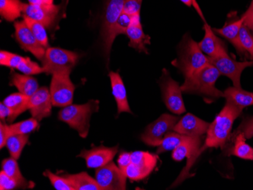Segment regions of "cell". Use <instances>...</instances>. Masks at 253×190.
<instances>
[{
  "label": "cell",
  "mask_w": 253,
  "mask_h": 190,
  "mask_svg": "<svg viewBox=\"0 0 253 190\" xmlns=\"http://www.w3.org/2000/svg\"><path fill=\"white\" fill-rule=\"evenodd\" d=\"M23 6L20 0H0V15L6 21H15L23 13Z\"/></svg>",
  "instance_id": "obj_30"
},
{
  "label": "cell",
  "mask_w": 253,
  "mask_h": 190,
  "mask_svg": "<svg viewBox=\"0 0 253 190\" xmlns=\"http://www.w3.org/2000/svg\"><path fill=\"white\" fill-rule=\"evenodd\" d=\"M238 133H243L246 139H251L253 137V117H247L244 118L241 124L237 127L231 136H235Z\"/></svg>",
  "instance_id": "obj_38"
},
{
  "label": "cell",
  "mask_w": 253,
  "mask_h": 190,
  "mask_svg": "<svg viewBox=\"0 0 253 190\" xmlns=\"http://www.w3.org/2000/svg\"><path fill=\"white\" fill-rule=\"evenodd\" d=\"M208 56L200 49L198 42L193 40L189 35L182 39L178 49V57L172 61L174 65L183 76L188 77L195 72L210 64Z\"/></svg>",
  "instance_id": "obj_3"
},
{
  "label": "cell",
  "mask_w": 253,
  "mask_h": 190,
  "mask_svg": "<svg viewBox=\"0 0 253 190\" xmlns=\"http://www.w3.org/2000/svg\"><path fill=\"white\" fill-rule=\"evenodd\" d=\"M188 137L189 136L183 135L175 131L169 132L158 147L156 154H159L167 151H171V150L173 151L180 143L185 141Z\"/></svg>",
  "instance_id": "obj_33"
},
{
  "label": "cell",
  "mask_w": 253,
  "mask_h": 190,
  "mask_svg": "<svg viewBox=\"0 0 253 190\" xmlns=\"http://www.w3.org/2000/svg\"><path fill=\"white\" fill-rule=\"evenodd\" d=\"M205 35L203 39L199 43L200 49L208 58H212L227 50L225 44L220 38L214 35V31L208 24L205 22Z\"/></svg>",
  "instance_id": "obj_19"
},
{
  "label": "cell",
  "mask_w": 253,
  "mask_h": 190,
  "mask_svg": "<svg viewBox=\"0 0 253 190\" xmlns=\"http://www.w3.org/2000/svg\"><path fill=\"white\" fill-rule=\"evenodd\" d=\"M39 127V121L37 119H28L18 122L16 124L8 125L10 136L12 134H29L32 132L35 131Z\"/></svg>",
  "instance_id": "obj_35"
},
{
  "label": "cell",
  "mask_w": 253,
  "mask_h": 190,
  "mask_svg": "<svg viewBox=\"0 0 253 190\" xmlns=\"http://www.w3.org/2000/svg\"><path fill=\"white\" fill-rule=\"evenodd\" d=\"M10 54L11 52H6V51L2 50L0 52V64L1 65H3V66L6 65L8 59H9Z\"/></svg>",
  "instance_id": "obj_46"
},
{
  "label": "cell",
  "mask_w": 253,
  "mask_h": 190,
  "mask_svg": "<svg viewBox=\"0 0 253 190\" xmlns=\"http://www.w3.org/2000/svg\"><path fill=\"white\" fill-rule=\"evenodd\" d=\"M126 35L130 39L129 42L130 47L133 48L139 52L148 53L146 45L150 44V38L144 34L141 22H140V15L133 16L131 24L129 26L128 29L126 30Z\"/></svg>",
  "instance_id": "obj_18"
},
{
  "label": "cell",
  "mask_w": 253,
  "mask_h": 190,
  "mask_svg": "<svg viewBox=\"0 0 253 190\" xmlns=\"http://www.w3.org/2000/svg\"><path fill=\"white\" fill-rule=\"evenodd\" d=\"M11 83L18 89L19 93L31 97L39 89L38 80L30 75H19L12 73L11 76Z\"/></svg>",
  "instance_id": "obj_28"
},
{
  "label": "cell",
  "mask_w": 253,
  "mask_h": 190,
  "mask_svg": "<svg viewBox=\"0 0 253 190\" xmlns=\"http://www.w3.org/2000/svg\"><path fill=\"white\" fill-rule=\"evenodd\" d=\"M15 38L21 47L32 53L37 59L42 61L46 49L38 42L25 21L23 20L15 22Z\"/></svg>",
  "instance_id": "obj_14"
},
{
  "label": "cell",
  "mask_w": 253,
  "mask_h": 190,
  "mask_svg": "<svg viewBox=\"0 0 253 190\" xmlns=\"http://www.w3.org/2000/svg\"><path fill=\"white\" fill-rule=\"evenodd\" d=\"M45 4H53V0H44Z\"/></svg>",
  "instance_id": "obj_48"
},
{
  "label": "cell",
  "mask_w": 253,
  "mask_h": 190,
  "mask_svg": "<svg viewBox=\"0 0 253 190\" xmlns=\"http://www.w3.org/2000/svg\"><path fill=\"white\" fill-rule=\"evenodd\" d=\"M52 102L50 90L47 87L39 88L38 91L30 97L29 110L31 115L38 121L49 117L52 111Z\"/></svg>",
  "instance_id": "obj_15"
},
{
  "label": "cell",
  "mask_w": 253,
  "mask_h": 190,
  "mask_svg": "<svg viewBox=\"0 0 253 190\" xmlns=\"http://www.w3.org/2000/svg\"><path fill=\"white\" fill-rule=\"evenodd\" d=\"M96 180L102 190H126V174L113 161L97 168Z\"/></svg>",
  "instance_id": "obj_12"
},
{
  "label": "cell",
  "mask_w": 253,
  "mask_h": 190,
  "mask_svg": "<svg viewBox=\"0 0 253 190\" xmlns=\"http://www.w3.org/2000/svg\"><path fill=\"white\" fill-rule=\"evenodd\" d=\"M183 2V4H185L188 7L193 6L195 9L197 10V12H198L200 16L201 17L202 19L206 22V19H205L204 16H203V12H202L201 9H200V5L197 3V0H180Z\"/></svg>",
  "instance_id": "obj_44"
},
{
  "label": "cell",
  "mask_w": 253,
  "mask_h": 190,
  "mask_svg": "<svg viewBox=\"0 0 253 190\" xmlns=\"http://www.w3.org/2000/svg\"><path fill=\"white\" fill-rule=\"evenodd\" d=\"M221 76L214 65L211 63L203 67L185 78V81L180 86L183 93L188 94L200 95L204 98V100L210 103L216 99L224 97V92L215 87L217 79Z\"/></svg>",
  "instance_id": "obj_2"
},
{
  "label": "cell",
  "mask_w": 253,
  "mask_h": 190,
  "mask_svg": "<svg viewBox=\"0 0 253 190\" xmlns=\"http://www.w3.org/2000/svg\"><path fill=\"white\" fill-rule=\"evenodd\" d=\"M9 137L8 125L3 122H0V148L3 149L5 147L7 140Z\"/></svg>",
  "instance_id": "obj_42"
},
{
  "label": "cell",
  "mask_w": 253,
  "mask_h": 190,
  "mask_svg": "<svg viewBox=\"0 0 253 190\" xmlns=\"http://www.w3.org/2000/svg\"><path fill=\"white\" fill-rule=\"evenodd\" d=\"M240 42L244 55H247L253 62V36L250 29L244 24L240 30Z\"/></svg>",
  "instance_id": "obj_36"
},
{
  "label": "cell",
  "mask_w": 253,
  "mask_h": 190,
  "mask_svg": "<svg viewBox=\"0 0 253 190\" xmlns=\"http://www.w3.org/2000/svg\"><path fill=\"white\" fill-rule=\"evenodd\" d=\"M132 18L133 17L123 12L116 21V23L112 27L107 38L103 41V51L108 61L109 59V55H110L114 40L119 35H126V30L128 29L129 26L131 24Z\"/></svg>",
  "instance_id": "obj_23"
},
{
  "label": "cell",
  "mask_w": 253,
  "mask_h": 190,
  "mask_svg": "<svg viewBox=\"0 0 253 190\" xmlns=\"http://www.w3.org/2000/svg\"><path fill=\"white\" fill-rule=\"evenodd\" d=\"M71 72H59L52 75L49 90L53 106L65 107L72 104L75 85L71 80Z\"/></svg>",
  "instance_id": "obj_8"
},
{
  "label": "cell",
  "mask_w": 253,
  "mask_h": 190,
  "mask_svg": "<svg viewBox=\"0 0 253 190\" xmlns=\"http://www.w3.org/2000/svg\"><path fill=\"white\" fill-rule=\"evenodd\" d=\"M30 97L21 93H12L4 99L3 103L9 109L8 122H13L20 114L29 110Z\"/></svg>",
  "instance_id": "obj_24"
},
{
  "label": "cell",
  "mask_w": 253,
  "mask_h": 190,
  "mask_svg": "<svg viewBox=\"0 0 253 190\" xmlns=\"http://www.w3.org/2000/svg\"><path fill=\"white\" fill-rule=\"evenodd\" d=\"M24 21L31 29L38 42L43 46L44 48H49V39H48L47 33L45 31V27L42 24L40 23L35 20L31 19L28 16L23 15Z\"/></svg>",
  "instance_id": "obj_34"
},
{
  "label": "cell",
  "mask_w": 253,
  "mask_h": 190,
  "mask_svg": "<svg viewBox=\"0 0 253 190\" xmlns=\"http://www.w3.org/2000/svg\"><path fill=\"white\" fill-rule=\"evenodd\" d=\"M244 24V18L242 16L240 19L227 22L222 28L213 30L214 33H217L231 42L240 55H244V49L240 42V30Z\"/></svg>",
  "instance_id": "obj_20"
},
{
  "label": "cell",
  "mask_w": 253,
  "mask_h": 190,
  "mask_svg": "<svg viewBox=\"0 0 253 190\" xmlns=\"http://www.w3.org/2000/svg\"><path fill=\"white\" fill-rule=\"evenodd\" d=\"M78 60V55L61 48L49 47L42 60V70L46 75L72 72Z\"/></svg>",
  "instance_id": "obj_5"
},
{
  "label": "cell",
  "mask_w": 253,
  "mask_h": 190,
  "mask_svg": "<svg viewBox=\"0 0 253 190\" xmlns=\"http://www.w3.org/2000/svg\"><path fill=\"white\" fill-rule=\"evenodd\" d=\"M119 147H109L100 146L89 150H83L78 154V157L84 158L86 167L89 168H99L106 165L113 160L117 154Z\"/></svg>",
  "instance_id": "obj_16"
},
{
  "label": "cell",
  "mask_w": 253,
  "mask_h": 190,
  "mask_svg": "<svg viewBox=\"0 0 253 190\" xmlns=\"http://www.w3.org/2000/svg\"><path fill=\"white\" fill-rule=\"evenodd\" d=\"M99 109V102H88L83 105H69L59 112V119L78 131L82 138H86L90 127L91 115Z\"/></svg>",
  "instance_id": "obj_4"
},
{
  "label": "cell",
  "mask_w": 253,
  "mask_h": 190,
  "mask_svg": "<svg viewBox=\"0 0 253 190\" xmlns=\"http://www.w3.org/2000/svg\"><path fill=\"white\" fill-rule=\"evenodd\" d=\"M131 163V153L123 152L119 155V159H118V164L122 172L125 173L126 168L130 165Z\"/></svg>",
  "instance_id": "obj_41"
},
{
  "label": "cell",
  "mask_w": 253,
  "mask_h": 190,
  "mask_svg": "<svg viewBox=\"0 0 253 190\" xmlns=\"http://www.w3.org/2000/svg\"><path fill=\"white\" fill-rule=\"evenodd\" d=\"M10 113L9 109L3 103L0 104V118H1V122L5 123V119L6 117H9Z\"/></svg>",
  "instance_id": "obj_45"
},
{
  "label": "cell",
  "mask_w": 253,
  "mask_h": 190,
  "mask_svg": "<svg viewBox=\"0 0 253 190\" xmlns=\"http://www.w3.org/2000/svg\"><path fill=\"white\" fill-rule=\"evenodd\" d=\"M29 4L31 5H43L45 3L44 0H28Z\"/></svg>",
  "instance_id": "obj_47"
},
{
  "label": "cell",
  "mask_w": 253,
  "mask_h": 190,
  "mask_svg": "<svg viewBox=\"0 0 253 190\" xmlns=\"http://www.w3.org/2000/svg\"><path fill=\"white\" fill-rule=\"evenodd\" d=\"M202 147L201 137H189L185 141L180 143L177 148L172 152V158L176 161H180L185 158L187 159V165L183 168L177 180L174 181L171 187H176L181 184L189 177H192L190 174V169L195 161L199 158L198 153Z\"/></svg>",
  "instance_id": "obj_6"
},
{
  "label": "cell",
  "mask_w": 253,
  "mask_h": 190,
  "mask_svg": "<svg viewBox=\"0 0 253 190\" xmlns=\"http://www.w3.org/2000/svg\"><path fill=\"white\" fill-rule=\"evenodd\" d=\"M7 67L11 69H18L21 73L26 75H38L43 73L42 67L34 62L28 57H22L16 54H11Z\"/></svg>",
  "instance_id": "obj_26"
},
{
  "label": "cell",
  "mask_w": 253,
  "mask_h": 190,
  "mask_svg": "<svg viewBox=\"0 0 253 190\" xmlns=\"http://www.w3.org/2000/svg\"><path fill=\"white\" fill-rule=\"evenodd\" d=\"M16 188H21L18 182L13 178L7 175L3 171L0 172V190H11Z\"/></svg>",
  "instance_id": "obj_40"
},
{
  "label": "cell",
  "mask_w": 253,
  "mask_h": 190,
  "mask_svg": "<svg viewBox=\"0 0 253 190\" xmlns=\"http://www.w3.org/2000/svg\"><path fill=\"white\" fill-rule=\"evenodd\" d=\"M157 154L149 152L136 151L131 153V163L125 174L132 181H141L153 172L157 165Z\"/></svg>",
  "instance_id": "obj_9"
},
{
  "label": "cell",
  "mask_w": 253,
  "mask_h": 190,
  "mask_svg": "<svg viewBox=\"0 0 253 190\" xmlns=\"http://www.w3.org/2000/svg\"><path fill=\"white\" fill-rule=\"evenodd\" d=\"M224 96L226 101L230 102L241 109L253 106V93L246 91L242 88L235 86L227 88L224 91Z\"/></svg>",
  "instance_id": "obj_27"
},
{
  "label": "cell",
  "mask_w": 253,
  "mask_h": 190,
  "mask_svg": "<svg viewBox=\"0 0 253 190\" xmlns=\"http://www.w3.org/2000/svg\"><path fill=\"white\" fill-rule=\"evenodd\" d=\"M75 190H102L96 179L92 178L86 172L76 174H67L65 176Z\"/></svg>",
  "instance_id": "obj_29"
},
{
  "label": "cell",
  "mask_w": 253,
  "mask_h": 190,
  "mask_svg": "<svg viewBox=\"0 0 253 190\" xmlns=\"http://www.w3.org/2000/svg\"><path fill=\"white\" fill-rule=\"evenodd\" d=\"M143 0H125L123 12L130 16L140 15Z\"/></svg>",
  "instance_id": "obj_39"
},
{
  "label": "cell",
  "mask_w": 253,
  "mask_h": 190,
  "mask_svg": "<svg viewBox=\"0 0 253 190\" xmlns=\"http://www.w3.org/2000/svg\"><path fill=\"white\" fill-rule=\"evenodd\" d=\"M245 136L243 133L231 136L229 142L234 143L233 147H229L226 151L227 155H234L244 160H253V148L246 143ZM228 142V143H229Z\"/></svg>",
  "instance_id": "obj_25"
},
{
  "label": "cell",
  "mask_w": 253,
  "mask_h": 190,
  "mask_svg": "<svg viewBox=\"0 0 253 190\" xmlns=\"http://www.w3.org/2000/svg\"><path fill=\"white\" fill-rule=\"evenodd\" d=\"M61 12L62 6L54 4L38 5L24 3L23 6V15L38 21L47 28L54 26Z\"/></svg>",
  "instance_id": "obj_13"
},
{
  "label": "cell",
  "mask_w": 253,
  "mask_h": 190,
  "mask_svg": "<svg viewBox=\"0 0 253 190\" xmlns=\"http://www.w3.org/2000/svg\"><path fill=\"white\" fill-rule=\"evenodd\" d=\"M29 140L28 134H12L7 140L5 147L10 155L15 159H19L21 152Z\"/></svg>",
  "instance_id": "obj_32"
},
{
  "label": "cell",
  "mask_w": 253,
  "mask_h": 190,
  "mask_svg": "<svg viewBox=\"0 0 253 190\" xmlns=\"http://www.w3.org/2000/svg\"><path fill=\"white\" fill-rule=\"evenodd\" d=\"M125 1V0H106L104 21L102 28V42L107 38L112 27L123 13Z\"/></svg>",
  "instance_id": "obj_21"
},
{
  "label": "cell",
  "mask_w": 253,
  "mask_h": 190,
  "mask_svg": "<svg viewBox=\"0 0 253 190\" xmlns=\"http://www.w3.org/2000/svg\"><path fill=\"white\" fill-rule=\"evenodd\" d=\"M44 175L49 178L51 184L53 186L55 190H75V187L65 177H62L60 176L55 175L53 173L51 172L49 170H46L44 172Z\"/></svg>",
  "instance_id": "obj_37"
},
{
  "label": "cell",
  "mask_w": 253,
  "mask_h": 190,
  "mask_svg": "<svg viewBox=\"0 0 253 190\" xmlns=\"http://www.w3.org/2000/svg\"><path fill=\"white\" fill-rule=\"evenodd\" d=\"M109 76L112 84V94L117 103L118 113H132L127 101L126 89L122 76L116 72H110Z\"/></svg>",
  "instance_id": "obj_22"
},
{
  "label": "cell",
  "mask_w": 253,
  "mask_h": 190,
  "mask_svg": "<svg viewBox=\"0 0 253 190\" xmlns=\"http://www.w3.org/2000/svg\"><path fill=\"white\" fill-rule=\"evenodd\" d=\"M178 120L177 116L162 114L157 120L146 127L142 134L141 140L148 146L159 147L166 134L173 130Z\"/></svg>",
  "instance_id": "obj_11"
},
{
  "label": "cell",
  "mask_w": 253,
  "mask_h": 190,
  "mask_svg": "<svg viewBox=\"0 0 253 190\" xmlns=\"http://www.w3.org/2000/svg\"><path fill=\"white\" fill-rule=\"evenodd\" d=\"M244 109L235 106L230 102L226 101L225 106L221 113L216 116L214 121L210 124L205 143L199 151L198 155L208 149L225 148L230 140L234 120L242 114Z\"/></svg>",
  "instance_id": "obj_1"
},
{
  "label": "cell",
  "mask_w": 253,
  "mask_h": 190,
  "mask_svg": "<svg viewBox=\"0 0 253 190\" xmlns=\"http://www.w3.org/2000/svg\"><path fill=\"white\" fill-rule=\"evenodd\" d=\"M210 126V124L208 122L188 113L177 121L173 131L189 137H201L207 133Z\"/></svg>",
  "instance_id": "obj_17"
},
{
  "label": "cell",
  "mask_w": 253,
  "mask_h": 190,
  "mask_svg": "<svg viewBox=\"0 0 253 190\" xmlns=\"http://www.w3.org/2000/svg\"><path fill=\"white\" fill-rule=\"evenodd\" d=\"M250 31H252V32H253V29H252V30H250Z\"/></svg>",
  "instance_id": "obj_49"
},
{
  "label": "cell",
  "mask_w": 253,
  "mask_h": 190,
  "mask_svg": "<svg viewBox=\"0 0 253 190\" xmlns=\"http://www.w3.org/2000/svg\"><path fill=\"white\" fill-rule=\"evenodd\" d=\"M160 86L163 101L169 110L176 114L185 113L181 88L177 82L170 77L169 72L166 69L163 70V76L161 77Z\"/></svg>",
  "instance_id": "obj_10"
},
{
  "label": "cell",
  "mask_w": 253,
  "mask_h": 190,
  "mask_svg": "<svg viewBox=\"0 0 253 190\" xmlns=\"http://www.w3.org/2000/svg\"><path fill=\"white\" fill-rule=\"evenodd\" d=\"M243 18H244V25L250 30L253 29V0L251 5L249 7L247 12H245Z\"/></svg>",
  "instance_id": "obj_43"
},
{
  "label": "cell",
  "mask_w": 253,
  "mask_h": 190,
  "mask_svg": "<svg viewBox=\"0 0 253 190\" xmlns=\"http://www.w3.org/2000/svg\"><path fill=\"white\" fill-rule=\"evenodd\" d=\"M210 62L218 70L221 75L227 76L232 80L234 86L241 87L240 78L247 68L253 66V61L237 62L228 55L227 50L223 51L214 57L209 58Z\"/></svg>",
  "instance_id": "obj_7"
},
{
  "label": "cell",
  "mask_w": 253,
  "mask_h": 190,
  "mask_svg": "<svg viewBox=\"0 0 253 190\" xmlns=\"http://www.w3.org/2000/svg\"><path fill=\"white\" fill-rule=\"evenodd\" d=\"M2 171H3L7 175L15 180L21 186V188L30 187V183H28L21 174L17 160L12 157L5 158L2 161Z\"/></svg>",
  "instance_id": "obj_31"
}]
</instances>
